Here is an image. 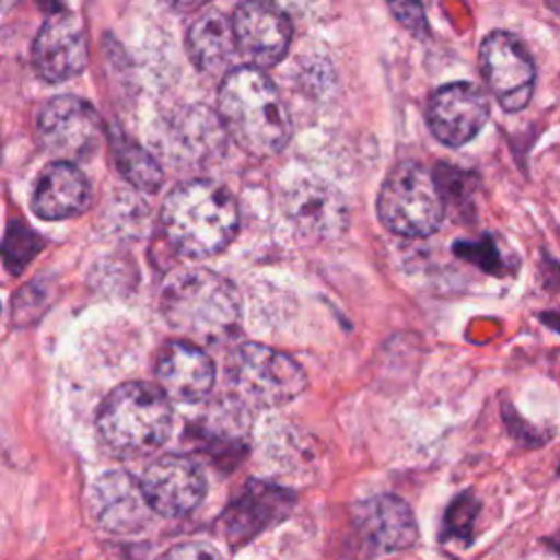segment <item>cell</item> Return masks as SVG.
Listing matches in <instances>:
<instances>
[{
  "mask_svg": "<svg viewBox=\"0 0 560 560\" xmlns=\"http://www.w3.org/2000/svg\"><path fill=\"white\" fill-rule=\"evenodd\" d=\"M140 488L153 512L162 516H184L201 503L206 479L192 459L162 455L144 468Z\"/></svg>",
  "mask_w": 560,
  "mask_h": 560,
  "instance_id": "8fae6325",
  "label": "cell"
},
{
  "mask_svg": "<svg viewBox=\"0 0 560 560\" xmlns=\"http://www.w3.org/2000/svg\"><path fill=\"white\" fill-rule=\"evenodd\" d=\"M376 210L381 223L400 236H429L444 217L438 179L418 162L396 164L381 184Z\"/></svg>",
  "mask_w": 560,
  "mask_h": 560,
  "instance_id": "5b68a950",
  "label": "cell"
},
{
  "mask_svg": "<svg viewBox=\"0 0 560 560\" xmlns=\"http://www.w3.org/2000/svg\"><path fill=\"white\" fill-rule=\"evenodd\" d=\"M90 203V184L72 162L48 164L33 192V210L37 217L57 221L83 212Z\"/></svg>",
  "mask_w": 560,
  "mask_h": 560,
  "instance_id": "2e32d148",
  "label": "cell"
},
{
  "mask_svg": "<svg viewBox=\"0 0 560 560\" xmlns=\"http://www.w3.org/2000/svg\"><path fill=\"white\" fill-rule=\"evenodd\" d=\"M287 212L295 228L315 238H326L343 232L346 228V203L326 184L304 182L289 192Z\"/></svg>",
  "mask_w": 560,
  "mask_h": 560,
  "instance_id": "e0dca14e",
  "label": "cell"
},
{
  "mask_svg": "<svg viewBox=\"0 0 560 560\" xmlns=\"http://www.w3.org/2000/svg\"><path fill=\"white\" fill-rule=\"evenodd\" d=\"M168 7L177 9V11H195L199 9L201 4H206L208 0H164Z\"/></svg>",
  "mask_w": 560,
  "mask_h": 560,
  "instance_id": "d4e9b609",
  "label": "cell"
},
{
  "mask_svg": "<svg viewBox=\"0 0 560 560\" xmlns=\"http://www.w3.org/2000/svg\"><path fill=\"white\" fill-rule=\"evenodd\" d=\"M490 114L486 94L472 83H446L438 88L427 105L431 133L446 147L470 142L486 125Z\"/></svg>",
  "mask_w": 560,
  "mask_h": 560,
  "instance_id": "30bf717a",
  "label": "cell"
},
{
  "mask_svg": "<svg viewBox=\"0 0 560 560\" xmlns=\"http://www.w3.org/2000/svg\"><path fill=\"white\" fill-rule=\"evenodd\" d=\"M291 508V494L267 483H249L225 512V532L232 542H243L282 518Z\"/></svg>",
  "mask_w": 560,
  "mask_h": 560,
  "instance_id": "ac0fdd59",
  "label": "cell"
},
{
  "mask_svg": "<svg viewBox=\"0 0 560 560\" xmlns=\"http://www.w3.org/2000/svg\"><path fill=\"white\" fill-rule=\"evenodd\" d=\"M37 249H39V238H37V234H33L31 230H26L24 225H11L2 252H4L7 267H9L13 273L20 271V269L31 260V256H33Z\"/></svg>",
  "mask_w": 560,
  "mask_h": 560,
  "instance_id": "44dd1931",
  "label": "cell"
},
{
  "mask_svg": "<svg viewBox=\"0 0 560 560\" xmlns=\"http://www.w3.org/2000/svg\"><path fill=\"white\" fill-rule=\"evenodd\" d=\"M160 306L168 326L197 343L223 341L241 322V298L234 284L210 269H184L171 276Z\"/></svg>",
  "mask_w": 560,
  "mask_h": 560,
  "instance_id": "3957f363",
  "label": "cell"
},
{
  "mask_svg": "<svg viewBox=\"0 0 560 560\" xmlns=\"http://www.w3.org/2000/svg\"><path fill=\"white\" fill-rule=\"evenodd\" d=\"M173 429V409L162 387L151 383H122L101 405L96 433L114 457L131 459L153 453Z\"/></svg>",
  "mask_w": 560,
  "mask_h": 560,
  "instance_id": "277c9868",
  "label": "cell"
},
{
  "mask_svg": "<svg viewBox=\"0 0 560 560\" xmlns=\"http://www.w3.org/2000/svg\"><path fill=\"white\" fill-rule=\"evenodd\" d=\"M219 118L230 138L256 158L276 155L291 136L282 96L273 81L256 66H241L223 77Z\"/></svg>",
  "mask_w": 560,
  "mask_h": 560,
  "instance_id": "6da1fadb",
  "label": "cell"
},
{
  "mask_svg": "<svg viewBox=\"0 0 560 560\" xmlns=\"http://www.w3.org/2000/svg\"><path fill=\"white\" fill-rule=\"evenodd\" d=\"M387 7L392 11V15L396 18V22L400 26H405L409 33L422 37L427 35L429 26H427V18H424V9L420 0H387Z\"/></svg>",
  "mask_w": 560,
  "mask_h": 560,
  "instance_id": "7402d4cb",
  "label": "cell"
},
{
  "mask_svg": "<svg viewBox=\"0 0 560 560\" xmlns=\"http://www.w3.org/2000/svg\"><path fill=\"white\" fill-rule=\"evenodd\" d=\"M37 136L44 149L63 162L85 160L92 155L103 136L98 114L79 96L50 98L37 118Z\"/></svg>",
  "mask_w": 560,
  "mask_h": 560,
  "instance_id": "52a82bcc",
  "label": "cell"
},
{
  "mask_svg": "<svg viewBox=\"0 0 560 560\" xmlns=\"http://www.w3.org/2000/svg\"><path fill=\"white\" fill-rule=\"evenodd\" d=\"M162 230L179 254L214 256L234 238L238 208L228 188L208 179H192L175 186L164 199Z\"/></svg>",
  "mask_w": 560,
  "mask_h": 560,
  "instance_id": "7a4b0ae2",
  "label": "cell"
},
{
  "mask_svg": "<svg viewBox=\"0 0 560 560\" xmlns=\"http://www.w3.org/2000/svg\"><path fill=\"white\" fill-rule=\"evenodd\" d=\"M90 512L101 527L114 534H136L151 516V505L131 475L122 470L96 479L90 490Z\"/></svg>",
  "mask_w": 560,
  "mask_h": 560,
  "instance_id": "4fadbf2b",
  "label": "cell"
},
{
  "mask_svg": "<svg viewBox=\"0 0 560 560\" xmlns=\"http://www.w3.org/2000/svg\"><path fill=\"white\" fill-rule=\"evenodd\" d=\"M33 63L44 81L59 83L77 77L88 63L83 24L72 13H52L33 44Z\"/></svg>",
  "mask_w": 560,
  "mask_h": 560,
  "instance_id": "7c38bea8",
  "label": "cell"
},
{
  "mask_svg": "<svg viewBox=\"0 0 560 560\" xmlns=\"http://www.w3.org/2000/svg\"><path fill=\"white\" fill-rule=\"evenodd\" d=\"M354 534L374 553H392L416 540V521L409 505L398 497H372L352 514Z\"/></svg>",
  "mask_w": 560,
  "mask_h": 560,
  "instance_id": "5bb4252c",
  "label": "cell"
},
{
  "mask_svg": "<svg viewBox=\"0 0 560 560\" xmlns=\"http://www.w3.org/2000/svg\"><path fill=\"white\" fill-rule=\"evenodd\" d=\"M547 7L560 15V0H547Z\"/></svg>",
  "mask_w": 560,
  "mask_h": 560,
  "instance_id": "484cf974",
  "label": "cell"
},
{
  "mask_svg": "<svg viewBox=\"0 0 560 560\" xmlns=\"http://www.w3.org/2000/svg\"><path fill=\"white\" fill-rule=\"evenodd\" d=\"M155 376L168 398L199 402L212 389L214 363L197 343L171 341L158 354Z\"/></svg>",
  "mask_w": 560,
  "mask_h": 560,
  "instance_id": "9a60e30c",
  "label": "cell"
},
{
  "mask_svg": "<svg viewBox=\"0 0 560 560\" xmlns=\"http://www.w3.org/2000/svg\"><path fill=\"white\" fill-rule=\"evenodd\" d=\"M481 74L505 112L523 109L532 94L536 70L525 46L505 31L490 33L479 48Z\"/></svg>",
  "mask_w": 560,
  "mask_h": 560,
  "instance_id": "ba28073f",
  "label": "cell"
},
{
  "mask_svg": "<svg viewBox=\"0 0 560 560\" xmlns=\"http://www.w3.org/2000/svg\"><path fill=\"white\" fill-rule=\"evenodd\" d=\"M158 560H221V556L214 551V547L206 542H182L171 547L166 553H162Z\"/></svg>",
  "mask_w": 560,
  "mask_h": 560,
  "instance_id": "603a6c76",
  "label": "cell"
},
{
  "mask_svg": "<svg viewBox=\"0 0 560 560\" xmlns=\"http://www.w3.org/2000/svg\"><path fill=\"white\" fill-rule=\"evenodd\" d=\"M269 2L278 4L284 13H289V11H304L311 0H269Z\"/></svg>",
  "mask_w": 560,
  "mask_h": 560,
  "instance_id": "cb8c5ba5",
  "label": "cell"
},
{
  "mask_svg": "<svg viewBox=\"0 0 560 560\" xmlns=\"http://www.w3.org/2000/svg\"><path fill=\"white\" fill-rule=\"evenodd\" d=\"M236 50L249 59V66H276L289 50L291 22L289 15L269 0H245L232 15Z\"/></svg>",
  "mask_w": 560,
  "mask_h": 560,
  "instance_id": "9c48e42d",
  "label": "cell"
},
{
  "mask_svg": "<svg viewBox=\"0 0 560 560\" xmlns=\"http://www.w3.org/2000/svg\"><path fill=\"white\" fill-rule=\"evenodd\" d=\"M228 383L241 407H278L298 398L306 374L284 352L260 343H243L230 359Z\"/></svg>",
  "mask_w": 560,
  "mask_h": 560,
  "instance_id": "8992f818",
  "label": "cell"
},
{
  "mask_svg": "<svg viewBox=\"0 0 560 560\" xmlns=\"http://www.w3.org/2000/svg\"><path fill=\"white\" fill-rule=\"evenodd\" d=\"M114 149V162L120 175L133 184L136 188L144 192H155L162 184V171L158 162L140 147L129 142L127 138H114L112 142Z\"/></svg>",
  "mask_w": 560,
  "mask_h": 560,
  "instance_id": "ffe728a7",
  "label": "cell"
},
{
  "mask_svg": "<svg viewBox=\"0 0 560 560\" xmlns=\"http://www.w3.org/2000/svg\"><path fill=\"white\" fill-rule=\"evenodd\" d=\"M188 52L199 70H221L236 52L232 22L219 11L203 13L188 28Z\"/></svg>",
  "mask_w": 560,
  "mask_h": 560,
  "instance_id": "d6986e66",
  "label": "cell"
}]
</instances>
